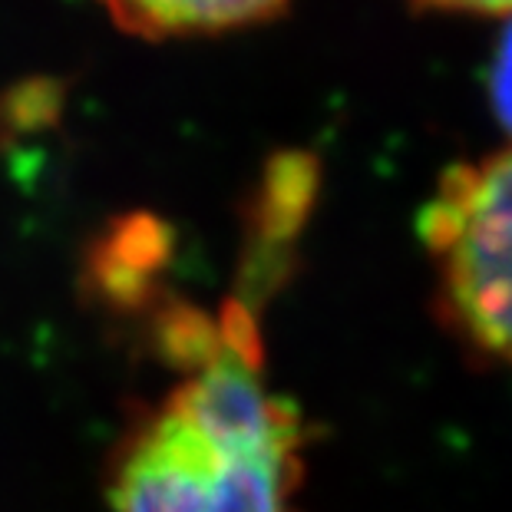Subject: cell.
<instances>
[{
  "mask_svg": "<svg viewBox=\"0 0 512 512\" xmlns=\"http://www.w3.org/2000/svg\"><path fill=\"white\" fill-rule=\"evenodd\" d=\"M440 10H470V14H512V0H417Z\"/></svg>",
  "mask_w": 512,
  "mask_h": 512,
  "instance_id": "5",
  "label": "cell"
},
{
  "mask_svg": "<svg viewBox=\"0 0 512 512\" xmlns=\"http://www.w3.org/2000/svg\"><path fill=\"white\" fill-rule=\"evenodd\" d=\"M420 238L450 324L512 367V149L446 172L420 212Z\"/></svg>",
  "mask_w": 512,
  "mask_h": 512,
  "instance_id": "2",
  "label": "cell"
},
{
  "mask_svg": "<svg viewBox=\"0 0 512 512\" xmlns=\"http://www.w3.org/2000/svg\"><path fill=\"white\" fill-rule=\"evenodd\" d=\"M496 106L499 116L512 126V30L503 40V50H499V63H496Z\"/></svg>",
  "mask_w": 512,
  "mask_h": 512,
  "instance_id": "4",
  "label": "cell"
},
{
  "mask_svg": "<svg viewBox=\"0 0 512 512\" xmlns=\"http://www.w3.org/2000/svg\"><path fill=\"white\" fill-rule=\"evenodd\" d=\"M185 337V377L116 470V512H298L301 427L268 387L252 314L235 304Z\"/></svg>",
  "mask_w": 512,
  "mask_h": 512,
  "instance_id": "1",
  "label": "cell"
},
{
  "mask_svg": "<svg viewBox=\"0 0 512 512\" xmlns=\"http://www.w3.org/2000/svg\"><path fill=\"white\" fill-rule=\"evenodd\" d=\"M100 4L129 34L176 37L268 20L288 0H100Z\"/></svg>",
  "mask_w": 512,
  "mask_h": 512,
  "instance_id": "3",
  "label": "cell"
}]
</instances>
